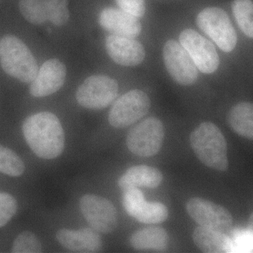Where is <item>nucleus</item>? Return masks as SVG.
Segmentation results:
<instances>
[{
	"mask_svg": "<svg viewBox=\"0 0 253 253\" xmlns=\"http://www.w3.org/2000/svg\"><path fill=\"white\" fill-rule=\"evenodd\" d=\"M25 139L32 151L43 159H54L62 154L64 131L59 118L49 112L30 116L23 125Z\"/></svg>",
	"mask_w": 253,
	"mask_h": 253,
	"instance_id": "nucleus-1",
	"label": "nucleus"
},
{
	"mask_svg": "<svg viewBox=\"0 0 253 253\" xmlns=\"http://www.w3.org/2000/svg\"><path fill=\"white\" fill-rule=\"evenodd\" d=\"M190 141L196 157L205 166L220 172L227 170V144L215 124L209 121L201 123L191 132Z\"/></svg>",
	"mask_w": 253,
	"mask_h": 253,
	"instance_id": "nucleus-2",
	"label": "nucleus"
},
{
	"mask_svg": "<svg viewBox=\"0 0 253 253\" xmlns=\"http://www.w3.org/2000/svg\"><path fill=\"white\" fill-rule=\"evenodd\" d=\"M0 63L5 73L23 83H32L39 70L29 48L12 36L0 41Z\"/></svg>",
	"mask_w": 253,
	"mask_h": 253,
	"instance_id": "nucleus-3",
	"label": "nucleus"
},
{
	"mask_svg": "<svg viewBox=\"0 0 253 253\" xmlns=\"http://www.w3.org/2000/svg\"><path fill=\"white\" fill-rule=\"evenodd\" d=\"M196 23L198 28L221 51L231 53L235 49L237 33L224 9L217 6H208L196 16Z\"/></svg>",
	"mask_w": 253,
	"mask_h": 253,
	"instance_id": "nucleus-4",
	"label": "nucleus"
},
{
	"mask_svg": "<svg viewBox=\"0 0 253 253\" xmlns=\"http://www.w3.org/2000/svg\"><path fill=\"white\" fill-rule=\"evenodd\" d=\"M164 137L162 121L158 118L149 117L131 128L126 136V146L136 156L151 157L161 151Z\"/></svg>",
	"mask_w": 253,
	"mask_h": 253,
	"instance_id": "nucleus-5",
	"label": "nucleus"
},
{
	"mask_svg": "<svg viewBox=\"0 0 253 253\" xmlns=\"http://www.w3.org/2000/svg\"><path fill=\"white\" fill-rule=\"evenodd\" d=\"M179 42L193 59L199 72L212 75L220 66V58L212 41L192 28L179 33Z\"/></svg>",
	"mask_w": 253,
	"mask_h": 253,
	"instance_id": "nucleus-6",
	"label": "nucleus"
},
{
	"mask_svg": "<svg viewBox=\"0 0 253 253\" xmlns=\"http://www.w3.org/2000/svg\"><path fill=\"white\" fill-rule=\"evenodd\" d=\"M163 63L171 78L181 86H191L198 81L199 71L179 41L169 39L163 46Z\"/></svg>",
	"mask_w": 253,
	"mask_h": 253,
	"instance_id": "nucleus-7",
	"label": "nucleus"
},
{
	"mask_svg": "<svg viewBox=\"0 0 253 253\" xmlns=\"http://www.w3.org/2000/svg\"><path fill=\"white\" fill-rule=\"evenodd\" d=\"M149 96L140 89H132L118 98L110 110L109 122L113 127H126L144 118L151 109Z\"/></svg>",
	"mask_w": 253,
	"mask_h": 253,
	"instance_id": "nucleus-8",
	"label": "nucleus"
},
{
	"mask_svg": "<svg viewBox=\"0 0 253 253\" xmlns=\"http://www.w3.org/2000/svg\"><path fill=\"white\" fill-rule=\"evenodd\" d=\"M119 86L116 80L109 76H90L78 88L76 99L83 107L102 109L112 104L117 98Z\"/></svg>",
	"mask_w": 253,
	"mask_h": 253,
	"instance_id": "nucleus-9",
	"label": "nucleus"
},
{
	"mask_svg": "<svg viewBox=\"0 0 253 253\" xmlns=\"http://www.w3.org/2000/svg\"><path fill=\"white\" fill-rule=\"evenodd\" d=\"M83 216L93 229L102 234H109L118 225V213L109 200L96 195L86 194L80 201Z\"/></svg>",
	"mask_w": 253,
	"mask_h": 253,
	"instance_id": "nucleus-10",
	"label": "nucleus"
},
{
	"mask_svg": "<svg viewBox=\"0 0 253 253\" xmlns=\"http://www.w3.org/2000/svg\"><path fill=\"white\" fill-rule=\"evenodd\" d=\"M186 211L200 226L225 232L232 226L230 212L220 205L201 198H193L188 201Z\"/></svg>",
	"mask_w": 253,
	"mask_h": 253,
	"instance_id": "nucleus-11",
	"label": "nucleus"
},
{
	"mask_svg": "<svg viewBox=\"0 0 253 253\" xmlns=\"http://www.w3.org/2000/svg\"><path fill=\"white\" fill-rule=\"evenodd\" d=\"M123 205L129 215L144 224H159L168 217V210L161 203H149L137 188L126 190L123 196Z\"/></svg>",
	"mask_w": 253,
	"mask_h": 253,
	"instance_id": "nucleus-12",
	"label": "nucleus"
},
{
	"mask_svg": "<svg viewBox=\"0 0 253 253\" xmlns=\"http://www.w3.org/2000/svg\"><path fill=\"white\" fill-rule=\"evenodd\" d=\"M106 49L115 63L126 67L138 66L146 58L143 44L129 37L111 34L106 38Z\"/></svg>",
	"mask_w": 253,
	"mask_h": 253,
	"instance_id": "nucleus-13",
	"label": "nucleus"
},
{
	"mask_svg": "<svg viewBox=\"0 0 253 253\" xmlns=\"http://www.w3.org/2000/svg\"><path fill=\"white\" fill-rule=\"evenodd\" d=\"M66 78V68L59 60L52 59L43 63L32 82L30 92L36 97H44L59 90Z\"/></svg>",
	"mask_w": 253,
	"mask_h": 253,
	"instance_id": "nucleus-14",
	"label": "nucleus"
},
{
	"mask_svg": "<svg viewBox=\"0 0 253 253\" xmlns=\"http://www.w3.org/2000/svg\"><path fill=\"white\" fill-rule=\"evenodd\" d=\"M100 26L112 34L135 38L142 31L139 18L121 9L105 8L99 16Z\"/></svg>",
	"mask_w": 253,
	"mask_h": 253,
	"instance_id": "nucleus-15",
	"label": "nucleus"
},
{
	"mask_svg": "<svg viewBox=\"0 0 253 253\" xmlns=\"http://www.w3.org/2000/svg\"><path fill=\"white\" fill-rule=\"evenodd\" d=\"M56 239L65 249L76 253H99L102 241L97 231L93 229L68 230L61 229L56 233Z\"/></svg>",
	"mask_w": 253,
	"mask_h": 253,
	"instance_id": "nucleus-16",
	"label": "nucleus"
},
{
	"mask_svg": "<svg viewBox=\"0 0 253 253\" xmlns=\"http://www.w3.org/2000/svg\"><path fill=\"white\" fill-rule=\"evenodd\" d=\"M163 180L162 172L156 168L147 166L131 167L118 180V186L123 191L139 186L155 189Z\"/></svg>",
	"mask_w": 253,
	"mask_h": 253,
	"instance_id": "nucleus-17",
	"label": "nucleus"
},
{
	"mask_svg": "<svg viewBox=\"0 0 253 253\" xmlns=\"http://www.w3.org/2000/svg\"><path fill=\"white\" fill-rule=\"evenodd\" d=\"M193 240L198 249L204 253H232V241L224 232L200 226L193 232Z\"/></svg>",
	"mask_w": 253,
	"mask_h": 253,
	"instance_id": "nucleus-18",
	"label": "nucleus"
},
{
	"mask_svg": "<svg viewBox=\"0 0 253 253\" xmlns=\"http://www.w3.org/2000/svg\"><path fill=\"white\" fill-rule=\"evenodd\" d=\"M129 243L136 251L163 252L168 247V233L163 228L150 226L134 232Z\"/></svg>",
	"mask_w": 253,
	"mask_h": 253,
	"instance_id": "nucleus-19",
	"label": "nucleus"
},
{
	"mask_svg": "<svg viewBox=\"0 0 253 253\" xmlns=\"http://www.w3.org/2000/svg\"><path fill=\"white\" fill-rule=\"evenodd\" d=\"M228 125L239 136L253 140V104L243 101L234 105L226 117Z\"/></svg>",
	"mask_w": 253,
	"mask_h": 253,
	"instance_id": "nucleus-20",
	"label": "nucleus"
},
{
	"mask_svg": "<svg viewBox=\"0 0 253 253\" xmlns=\"http://www.w3.org/2000/svg\"><path fill=\"white\" fill-rule=\"evenodd\" d=\"M231 9L240 30L247 38L253 39V0H234Z\"/></svg>",
	"mask_w": 253,
	"mask_h": 253,
	"instance_id": "nucleus-21",
	"label": "nucleus"
},
{
	"mask_svg": "<svg viewBox=\"0 0 253 253\" xmlns=\"http://www.w3.org/2000/svg\"><path fill=\"white\" fill-rule=\"evenodd\" d=\"M25 165L12 150L0 145V172L11 176L22 175Z\"/></svg>",
	"mask_w": 253,
	"mask_h": 253,
	"instance_id": "nucleus-22",
	"label": "nucleus"
},
{
	"mask_svg": "<svg viewBox=\"0 0 253 253\" xmlns=\"http://www.w3.org/2000/svg\"><path fill=\"white\" fill-rule=\"evenodd\" d=\"M19 9L23 17L33 24L48 21L43 0H20Z\"/></svg>",
	"mask_w": 253,
	"mask_h": 253,
	"instance_id": "nucleus-23",
	"label": "nucleus"
},
{
	"mask_svg": "<svg viewBox=\"0 0 253 253\" xmlns=\"http://www.w3.org/2000/svg\"><path fill=\"white\" fill-rule=\"evenodd\" d=\"M48 21L57 26H63L69 19L68 0H43Z\"/></svg>",
	"mask_w": 253,
	"mask_h": 253,
	"instance_id": "nucleus-24",
	"label": "nucleus"
},
{
	"mask_svg": "<svg viewBox=\"0 0 253 253\" xmlns=\"http://www.w3.org/2000/svg\"><path fill=\"white\" fill-rule=\"evenodd\" d=\"M42 251L41 241L30 231L21 233L14 240L11 249V253H39Z\"/></svg>",
	"mask_w": 253,
	"mask_h": 253,
	"instance_id": "nucleus-25",
	"label": "nucleus"
},
{
	"mask_svg": "<svg viewBox=\"0 0 253 253\" xmlns=\"http://www.w3.org/2000/svg\"><path fill=\"white\" fill-rule=\"evenodd\" d=\"M17 210V201L11 195L0 193V228L12 219Z\"/></svg>",
	"mask_w": 253,
	"mask_h": 253,
	"instance_id": "nucleus-26",
	"label": "nucleus"
},
{
	"mask_svg": "<svg viewBox=\"0 0 253 253\" xmlns=\"http://www.w3.org/2000/svg\"><path fill=\"white\" fill-rule=\"evenodd\" d=\"M120 9L136 18L144 17L146 14L145 0H116Z\"/></svg>",
	"mask_w": 253,
	"mask_h": 253,
	"instance_id": "nucleus-27",
	"label": "nucleus"
},
{
	"mask_svg": "<svg viewBox=\"0 0 253 253\" xmlns=\"http://www.w3.org/2000/svg\"><path fill=\"white\" fill-rule=\"evenodd\" d=\"M248 232H249L253 241V212L249 217V224H248Z\"/></svg>",
	"mask_w": 253,
	"mask_h": 253,
	"instance_id": "nucleus-28",
	"label": "nucleus"
}]
</instances>
